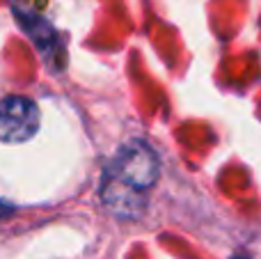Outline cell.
<instances>
[{"label":"cell","mask_w":261,"mask_h":259,"mask_svg":"<svg viewBox=\"0 0 261 259\" xmlns=\"http://www.w3.org/2000/svg\"><path fill=\"white\" fill-rule=\"evenodd\" d=\"M231 259H250V257H245V255H236V257H231Z\"/></svg>","instance_id":"5b68a950"},{"label":"cell","mask_w":261,"mask_h":259,"mask_svg":"<svg viewBox=\"0 0 261 259\" xmlns=\"http://www.w3.org/2000/svg\"><path fill=\"white\" fill-rule=\"evenodd\" d=\"M14 14L18 16V23L21 28L30 35V39L37 44V48L44 55H55L60 48V37L55 32V28L50 25L46 18L37 16L32 12H23L21 7H14Z\"/></svg>","instance_id":"3957f363"},{"label":"cell","mask_w":261,"mask_h":259,"mask_svg":"<svg viewBox=\"0 0 261 259\" xmlns=\"http://www.w3.org/2000/svg\"><path fill=\"white\" fill-rule=\"evenodd\" d=\"M14 211V204H9V202L0 200V218H5V216H9Z\"/></svg>","instance_id":"277c9868"},{"label":"cell","mask_w":261,"mask_h":259,"mask_svg":"<svg viewBox=\"0 0 261 259\" xmlns=\"http://www.w3.org/2000/svg\"><path fill=\"white\" fill-rule=\"evenodd\" d=\"M39 131V110L25 96L0 99V140L9 145L30 140Z\"/></svg>","instance_id":"7a4b0ae2"},{"label":"cell","mask_w":261,"mask_h":259,"mask_svg":"<svg viewBox=\"0 0 261 259\" xmlns=\"http://www.w3.org/2000/svg\"><path fill=\"white\" fill-rule=\"evenodd\" d=\"M158 174L161 163L149 142H124L103 170L101 200L119 218H135L144 211L147 195Z\"/></svg>","instance_id":"6da1fadb"}]
</instances>
